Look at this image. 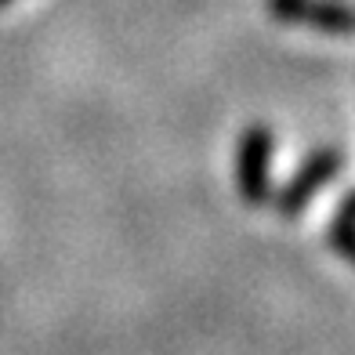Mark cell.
Listing matches in <instances>:
<instances>
[{
    "label": "cell",
    "instance_id": "3",
    "mask_svg": "<svg viewBox=\"0 0 355 355\" xmlns=\"http://www.w3.org/2000/svg\"><path fill=\"white\" fill-rule=\"evenodd\" d=\"M265 8L283 26H309L327 37H355V8L345 0H265Z\"/></svg>",
    "mask_w": 355,
    "mask_h": 355
},
{
    "label": "cell",
    "instance_id": "4",
    "mask_svg": "<svg viewBox=\"0 0 355 355\" xmlns=\"http://www.w3.org/2000/svg\"><path fill=\"white\" fill-rule=\"evenodd\" d=\"M327 243L337 257H345L348 265H355V218L341 214V211H334V218L327 221Z\"/></svg>",
    "mask_w": 355,
    "mask_h": 355
},
{
    "label": "cell",
    "instance_id": "1",
    "mask_svg": "<svg viewBox=\"0 0 355 355\" xmlns=\"http://www.w3.org/2000/svg\"><path fill=\"white\" fill-rule=\"evenodd\" d=\"M272 156L276 135L265 123H247L236 141V192L247 207H265L272 196Z\"/></svg>",
    "mask_w": 355,
    "mask_h": 355
},
{
    "label": "cell",
    "instance_id": "5",
    "mask_svg": "<svg viewBox=\"0 0 355 355\" xmlns=\"http://www.w3.org/2000/svg\"><path fill=\"white\" fill-rule=\"evenodd\" d=\"M337 211L348 214V218H355V189H348L345 196H341V203H337Z\"/></svg>",
    "mask_w": 355,
    "mask_h": 355
},
{
    "label": "cell",
    "instance_id": "6",
    "mask_svg": "<svg viewBox=\"0 0 355 355\" xmlns=\"http://www.w3.org/2000/svg\"><path fill=\"white\" fill-rule=\"evenodd\" d=\"M8 4H11V0H0V8H8Z\"/></svg>",
    "mask_w": 355,
    "mask_h": 355
},
{
    "label": "cell",
    "instance_id": "2",
    "mask_svg": "<svg viewBox=\"0 0 355 355\" xmlns=\"http://www.w3.org/2000/svg\"><path fill=\"white\" fill-rule=\"evenodd\" d=\"M345 167V153L337 145H319L309 156L301 159V167L283 182V189L272 196V211H276L283 221H294L304 214V207L312 203V196L319 189H327Z\"/></svg>",
    "mask_w": 355,
    "mask_h": 355
}]
</instances>
